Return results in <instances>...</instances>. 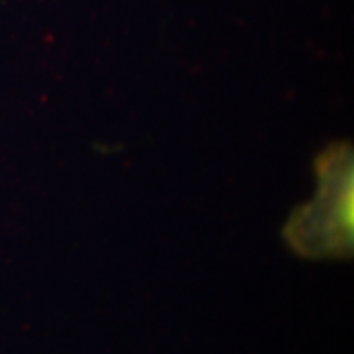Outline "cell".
<instances>
[{
  "instance_id": "1",
  "label": "cell",
  "mask_w": 354,
  "mask_h": 354,
  "mask_svg": "<svg viewBox=\"0 0 354 354\" xmlns=\"http://www.w3.org/2000/svg\"><path fill=\"white\" fill-rule=\"evenodd\" d=\"M315 192L282 227L287 248L308 261H346L354 253V153L348 141L326 146L313 162Z\"/></svg>"
}]
</instances>
